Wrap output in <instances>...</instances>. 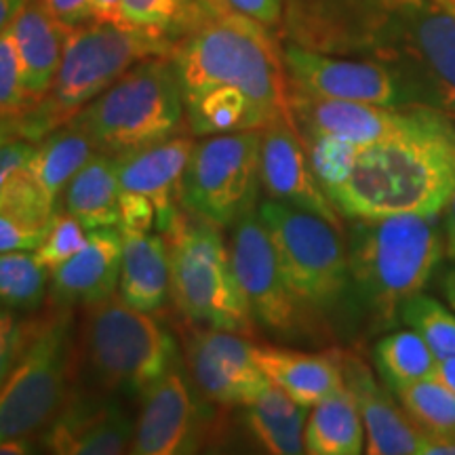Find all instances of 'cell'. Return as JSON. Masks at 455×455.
Here are the masks:
<instances>
[{
  "mask_svg": "<svg viewBox=\"0 0 455 455\" xmlns=\"http://www.w3.org/2000/svg\"><path fill=\"white\" fill-rule=\"evenodd\" d=\"M135 422L131 453L184 455L195 453L209 436V413L198 405L180 365L148 388Z\"/></svg>",
  "mask_w": 455,
  "mask_h": 455,
  "instance_id": "cell-15",
  "label": "cell"
},
{
  "mask_svg": "<svg viewBox=\"0 0 455 455\" xmlns=\"http://www.w3.org/2000/svg\"><path fill=\"white\" fill-rule=\"evenodd\" d=\"M173 49L175 36L171 32L98 20L70 26L53 87L32 110L11 121L7 131L21 140L41 141L72 121L131 68L152 57H167Z\"/></svg>",
  "mask_w": 455,
  "mask_h": 455,
  "instance_id": "cell-4",
  "label": "cell"
},
{
  "mask_svg": "<svg viewBox=\"0 0 455 455\" xmlns=\"http://www.w3.org/2000/svg\"><path fill=\"white\" fill-rule=\"evenodd\" d=\"M74 369L72 316L32 323V331L0 388V443L36 435L53 422L70 396Z\"/></svg>",
  "mask_w": 455,
  "mask_h": 455,
  "instance_id": "cell-10",
  "label": "cell"
},
{
  "mask_svg": "<svg viewBox=\"0 0 455 455\" xmlns=\"http://www.w3.org/2000/svg\"><path fill=\"white\" fill-rule=\"evenodd\" d=\"M259 181L268 198L321 215L341 230V213L323 190L295 121L278 118L261 127Z\"/></svg>",
  "mask_w": 455,
  "mask_h": 455,
  "instance_id": "cell-16",
  "label": "cell"
},
{
  "mask_svg": "<svg viewBox=\"0 0 455 455\" xmlns=\"http://www.w3.org/2000/svg\"><path fill=\"white\" fill-rule=\"evenodd\" d=\"M95 152L98 148L87 131L81 124L68 121L44 135L41 144L34 148L30 161L26 163V173L43 196L57 207L60 195H64L70 180Z\"/></svg>",
  "mask_w": 455,
  "mask_h": 455,
  "instance_id": "cell-26",
  "label": "cell"
},
{
  "mask_svg": "<svg viewBox=\"0 0 455 455\" xmlns=\"http://www.w3.org/2000/svg\"><path fill=\"white\" fill-rule=\"evenodd\" d=\"M291 114L299 133L331 135L355 146L409 133L441 118V114L422 110V108L321 100L295 93V91H291Z\"/></svg>",
  "mask_w": 455,
  "mask_h": 455,
  "instance_id": "cell-17",
  "label": "cell"
},
{
  "mask_svg": "<svg viewBox=\"0 0 455 455\" xmlns=\"http://www.w3.org/2000/svg\"><path fill=\"white\" fill-rule=\"evenodd\" d=\"M121 230L150 232L156 228V209L150 198L121 190Z\"/></svg>",
  "mask_w": 455,
  "mask_h": 455,
  "instance_id": "cell-40",
  "label": "cell"
},
{
  "mask_svg": "<svg viewBox=\"0 0 455 455\" xmlns=\"http://www.w3.org/2000/svg\"><path fill=\"white\" fill-rule=\"evenodd\" d=\"M418 455H455V436L424 435Z\"/></svg>",
  "mask_w": 455,
  "mask_h": 455,
  "instance_id": "cell-43",
  "label": "cell"
},
{
  "mask_svg": "<svg viewBox=\"0 0 455 455\" xmlns=\"http://www.w3.org/2000/svg\"><path fill=\"white\" fill-rule=\"evenodd\" d=\"M34 148H36L34 141L21 138L7 140L0 144V207H3L4 198H7L11 181L26 167V163L30 161Z\"/></svg>",
  "mask_w": 455,
  "mask_h": 455,
  "instance_id": "cell-39",
  "label": "cell"
},
{
  "mask_svg": "<svg viewBox=\"0 0 455 455\" xmlns=\"http://www.w3.org/2000/svg\"><path fill=\"white\" fill-rule=\"evenodd\" d=\"M258 215L275 247L283 276L306 315H331L348 295V247L339 228L321 215L266 198Z\"/></svg>",
  "mask_w": 455,
  "mask_h": 455,
  "instance_id": "cell-9",
  "label": "cell"
},
{
  "mask_svg": "<svg viewBox=\"0 0 455 455\" xmlns=\"http://www.w3.org/2000/svg\"><path fill=\"white\" fill-rule=\"evenodd\" d=\"M89 230L70 213L55 212L49 221V230L44 235V241L36 249V258L43 266L53 270L61 261L70 259L87 244Z\"/></svg>",
  "mask_w": 455,
  "mask_h": 455,
  "instance_id": "cell-35",
  "label": "cell"
},
{
  "mask_svg": "<svg viewBox=\"0 0 455 455\" xmlns=\"http://www.w3.org/2000/svg\"><path fill=\"white\" fill-rule=\"evenodd\" d=\"M32 443L28 441V436H21V439H9L0 443V453L7 455H20V453H30Z\"/></svg>",
  "mask_w": 455,
  "mask_h": 455,
  "instance_id": "cell-48",
  "label": "cell"
},
{
  "mask_svg": "<svg viewBox=\"0 0 455 455\" xmlns=\"http://www.w3.org/2000/svg\"><path fill=\"white\" fill-rule=\"evenodd\" d=\"M64 207L87 230L121 226V181L116 158L95 152L64 190Z\"/></svg>",
  "mask_w": 455,
  "mask_h": 455,
  "instance_id": "cell-25",
  "label": "cell"
},
{
  "mask_svg": "<svg viewBox=\"0 0 455 455\" xmlns=\"http://www.w3.org/2000/svg\"><path fill=\"white\" fill-rule=\"evenodd\" d=\"M121 228L89 230L87 244L51 270V298L60 306H93L112 298L121 281Z\"/></svg>",
  "mask_w": 455,
  "mask_h": 455,
  "instance_id": "cell-21",
  "label": "cell"
},
{
  "mask_svg": "<svg viewBox=\"0 0 455 455\" xmlns=\"http://www.w3.org/2000/svg\"><path fill=\"white\" fill-rule=\"evenodd\" d=\"M118 298L144 312H156L171 298L169 251L163 235L123 232Z\"/></svg>",
  "mask_w": 455,
  "mask_h": 455,
  "instance_id": "cell-24",
  "label": "cell"
},
{
  "mask_svg": "<svg viewBox=\"0 0 455 455\" xmlns=\"http://www.w3.org/2000/svg\"><path fill=\"white\" fill-rule=\"evenodd\" d=\"M435 379L441 382L445 388H449L455 395V356L436 358L435 367Z\"/></svg>",
  "mask_w": 455,
  "mask_h": 455,
  "instance_id": "cell-45",
  "label": "cell"
},
{
  "mask_svg": "<svg viewBox=\"0 0 455 455\" xmlns=\"http://www.w3.org/2000/svg\"><path fill=\"white\" fill-rule=\"evenodd\" d=\"M169 251L171 298L190 321L226 331H249L255 325L232 268L221 228L184 207L163 232Z\"/></svg>",
  "mask_w": 455,
  "mask_h": 455,
  "instance_id": "cell-7",
  "label": "cell"
},
{
  "mask_svg": "<svg viewBox=\"0 0 455 455\" xmlns=\"http://www.w3.org/2000/svg\"><path fill=\"white\" fill-rule=\"evenodd\" d=\"M375 367L388 390L398 392L422 379L435 378L436 356L413 329L388 333L375 344Z\"/></svg>",
  "mask_w": 455,
  "mask_h": 455,
  "instance_id": "cell-30",
  "label": "cell"
},
{
  "mask_svg": "<svg viewBox=\"0 0 455 455\" xmlns=\"http://www.w3.org/2000/svg\"><path fill=\"white\" fill-rule=\"evenodd\" d=\"M83 355L98 386L124 395H144L180 363L173 335L118 295L89 306Z\"/></svg>",
  "mask_w": 455,
  "mask_h": 455,
  "instance_id": "cell-8",
  "label": "cell"
},
{
  "mask_svg": "<svg viewBox=\"0 0 455 455\" xmlns=\"http://www.w3.org/2000/svg\"><path fill=\"white\" fill-rule=\"evenodd\" d=\"M259 146L261 129L209 135L195 144L181 178V207L218 228L235 226L255 209Z\"/></svg>",
  "mask_w": 455,
  "mask_h": 455,
  "instance_id": "cell-11",
  "label": "cell"
},
{
  "mask_svg": "<svg viewBox=\"0 0 455 455\" xmlns=\"http://www.w3.org/2000/svg\"><path fill=\"white\" fill-rule=\"evenodd\" d=\"M118 13H121V0H93V20L118 21Z\"/></svg>",
  "mask_w": 455,
  "mask_h": 455,
  "instance_id": "cell-46",
  "label": "cell"
},
{
  "mask_svg": "<svg viewBox=\"0 0 455 455\" xmlns=\"http://www.w3.org/2000/svg\"><path fill=\"white\" fill-rule=\"evenodd\" d=\"M350 281L379 325H395L403 304L422 293L445 258L441 215H388L352 220Z\"/></svg>",
  "mask_w": 455,
  "mask_h": 455,
  "instance_id": "cell-5",
  "label": "cell"
},
{
  "mask_svg": "<svg viewBox=\"0 0 455 455\" xmlns=\"http://www.w3.org/2000/svg\"><path fill=\"white\" fill-rule=\"evenodd\" d=\"M68 30L70 26L61 24L43 0H28L11 24L32 108L53 87L64 57Z\"/></svg>",
  "mask_w": 455,
  "mask_h": 455,
  "instance_id": "cell-22",
  "label": "cell"
},
{
  "mask_svg": "<svg viewBox=\"0 0 455 455\" xmlns=\"http://www.w3.org/2000/svg\"><path fill=\"white\" fill-rule=\"evenodd\" d=\"M196 141L188 135L158 141L116 158L123 192L150 198L156 209V230L164 232L180 213V188Z\"/></svg>",
  "mask_w": 455,
  "mask_h": 455,
  "instance_id": "cell-20",
  "label": "cell"
},
{
  "mask_svg": "<svg viewBox=\"0 0 455 455\" xmlns=\"http://www.w3.org/2000/svg\"><path fill=\"white\" fill-rule=\"evenodd\" d=\"M253 356L276 388L308 409L344 386L339 350L315 355V352L253 344Z\"/></svg>",
  "mask_w": 455,
  "mask_h": 455,
  "instance_id": "cell-23",
  "label": "cell"
},
{
  "mask_svg": "<svg viewBox=\"0 0 455 455\" xmlns=\"http://www.w3.org/2000/svg\"><path fill=\"white\" fill-rule=\"evenodd\" d=\"M7 135H9L7 127H4V124L0 123V144H3V141H7Z\"/></svg>",
  "mask_w": 455,
  "mask_h": 455,
  "instance_id": "cell-50",
  "label": "cell"
},
{
  "mask_svg": "<svg viewBox=\"0 0 455 455\" xmlns=\"http://www.w3.org/2000/svg\"><path fill=\"white\" fill-rule=\"evenodd\" d=\"M72 121L87 131L98 152L110 156L178 135L186 123V101L171 55L133 66Z\"/></svg>",
  "mask_w": 455,
  "mask_h": 455,
  "instance_id": "cell-6",
  "label": "cell"
},
{
  "mask_svg": "<svg viewBox=\"0 0 455 455\" xmlns=\"http://www.w3.org/2000/svg\"><path fill=\"white\" fill-rule=\"evenodd\" d=\"M51 218H41L21 209L0 207V253L36 251L44 241Z\"/></svg>",
  "mask_w": 455,
  "mask_h": 455,
  "instance_id": "cell-36",
  "label": "cell"
},
{
  "mask_svg": "<svg viewBox=\"0 0 455 455\" xmlns=\"http://www.w3.org/2000/svg\"><path fill=\"white\" fill-rule=\"evenodd\" d=\"M395 396L422 435L455 436V395L435 378L405 386Z\"/></svg>",
  "mask_w": 455,
  "mask_h": 455,
  "instance_id": "cell-32",
  "label": "cell"
},
{
  "mask_svg": "<svg viewBox=\"0 0 455 455\" xmlns=\"http://www.w3.org/2000/svg\"><path fill=\"white\" fill-rule=\"evenodd\" d=\"M135 424L121 403L70 395L47 426L43 445L61 455H118L129 451Z\"/></svg>",
  "mask_w": 455,
  "mask_h": 455,
  "instance_id": "cell-18",
  "label": "cell"
},
{
  "mask_svg": "<svg viewBox=\"0 0 455 455\" xmlns=\"http://www.w3.org/2000/svg\"><path fill=\"white\" fill-rule=\"evenodd\" d=\"M51 270L38 261L34 251L0 253V306L9 310L38 308Z\"/></svg>",
  "mask_w": 455,
  "mask_h": 455,
  "instance_id": "cell-31",
  "label": "cell"
},
{
  "mask_svg": "<svg viewBox=\"0 0 455 455\" xmlns=\"http://www.w3.org/2000/svg\"><path fill=\"white\" fill-rule=\"evenodd\" d=\"M293 43L388 68L405 108L455 123V0H298Z\"/></svg>",
  "mask_w": 455,
  "mask_h": 455,
  "instance_id": "cell-1",
  "label": "cell"
},
{
  "mask_svg": "<svg viewBox=\"0 0 455 455\" xmlns=\"http://www.w3.org/2000/svg\"><path fill=\"white\" fill-rule=\"evenodd\" d=\"M221 3L232 11H236V13L259 21L266 28H275L281 24L283 0H221Z\"/></svg>",
  "mask_w": 455,
  "mask_h": 455,
  "instance_id": "cell-41",
  "label": "cell"
},
{
  "mask_svg": "<svg viewBox=\"0 0 455 455\" xmlns=\"http://www.w3.org/2000/svg\"><path fill=\"white\" fill-rule=\"evenodd\" d=\"M61 24L78 26L93 20V0H43Z\"/></svg>",
  "mask_w": 455,
  "mask_h": 455,
  "instance_id": "cell-42",
  "label": "cell"
},
{
  "mask_svg": "<svg viewBox=\"0 0 455 455\" xmlns=\"http://www.w3.org/2000/svg\"><path fill=\"white\" fill-rule=\"evenodd\" d=\"M171 53L184 95L213 87L241 91L253 101L266 124L291 114V84L283 51L268 28L244 17L221 0H195L184 7Z\"/></svg>",
  "mask_w": 455,
  "mask_h": 455,
  "instance_id": "cell-3",
  "label": "cell"
},
{
  "mask_svg": "<svg viewBox=\"0 0 455 455\" xmlns=\"http://www.w3.org/2000/svg\"><path fill=\"white\" fill-rule=\"evenodd\" d=\"M310 455H358L365 451V426L348 386H339L310 409L304 428Z\"/></svg>",
  "mask_w": 455,
  "mask_h": 455,
  "instance_id": "cell-27",
  "label": "cell"
},
{
  "mask_svg": "<svg viewBox=\"0 0 455 455\" xmlns=\"http://www.w3.org/2000/svg\"><path fill=\"white\" fill-rule=\"evenodd\" d=\"M188 371L204 401L243 407L272 384L253 356V344L236 331L198 329L186 341Z\"/></svg>",
  "mask_w": 455,
  "mask_h": 455,
  "instance_id": "cell-14",
  "label": "cell"
},
{
  "mask_svg": "<svg viewBox=\"0 0 455 455\" xmlns=\"http://www.w3.org/2000/svg\"><path fill=\"white\" fill-rule=\"evenodd\" d=\"M443 220V236H445V258L455 261V192L449 198Z\"/></svg>",
  "mask_w": 455,
  "mask_h": 455,
  "instance_id": "cell-44",
  "label": "cell"
},
{
  "mask_svg": "<svg viewBox=\"0 0 455 455\" xmlns=\"http://www.w3.org/2000/svg\"><path fill=\"white\" fill-rule=\"evenodd\" d=\"M344 384L355 396L363 426H365V453L369 455H418L422 432L405 413L395 392H388L373 378L361 356L339 352Z\"/></svg>",
  "mask_w": 455,
  "mask_h": 455,
  "instance_id": "cell-19",
  "label": "cell"
},
{
  "mask_svg": "<svg viewBox=\"0 0 455 455\" xmlns=\"http://www.w3.org/2000/svg\"><path fill=\"white\" fill-rule=\"evenodd\" d=\"M244 424L264 451L272 455H298L304 451V428L308 407L295 403L270 384L251 403L243 405Z\"/></svg>",
  "mask_w": 455,
  "mask_h": 455,
  "instance_id": "cell-28",
  "label": "cell"
},
{
  "mask_svg": "<svg viewBox=\"0 0 455 455\" xmlns=\"http://www.w3.org/2000/svg\"><path fill=\"white\" fill-rule=\"evenodd\" d=\"M32 108L30 95L24 84V70L17 53L13 32L0 34V123L7 127L11 121L20 118Z\"/></svg>",
  "mask_w": 455,
  "mask_h": 455,
  "instance_id": "cell-34",
  "label": "cell"
},
{
  "mask_svg": "<svg viewBox=\"0 0 455 455\" xmlns=\"http://www.w3.org/2000/svg\"><path fill=\"white\" fill-rule=\"evenodd\" d=\"M291 91L321 100L405 108L401 84L388 68L365 57L323 53L289 43L283 49Z\"/></svg>",
  "mask_w": 455,
  "mask_h": 455,
  "instance_id": "cell-13",
  "label": "cell"
},
{
  "mask_svg": "<svg viewBox=\"0 0 455 455\" xmlns=\"http://www.w3.org/2000/svg\"><path fill=\"white\" fill-rule=\"evenodd\" d=\"M301 140L323 190L348 220L443 215L455 192V123L445 116L361 146L323 133Z\"/></svg>",
  "mask_w": 455,
  "mask_h": 455,
  "instance_id": "cell-2",
  "label": "cell"
},
{
  "mask_svg": "<svg viewBox=\"0 0 455 455\" xmlns=\"http://www.w3.org/2000/svg\"><path fill=\"white\" fill-rule=\"evenodd\" d=\"M186 121L196 135L236 133V131L266 127L253 101L241 91L213 87L184 95Z\"/></svg>",
  "mask_w": 455,
  "mask_h": 455,
  "instance_id": "cell-29",
  "label": "cell"
},
{
  "mask_svg": "<svg viewBox=\"0 0 455 455\" xmlns=\"http://www.w3.org/2000/svg\"><path fill=\"white\" fill-rule=\"evenodd\" d=\"M398 321L413 329L436 358L455 356V310L424 291L403 304Z\"/></svg>",
  "mask_w": 455,
  "mask_h": 455,
  "instance_id": "cell-33",
  "label": "cell"
},
{
  "mask_svg": "<svg viewBox=\"0 0 455 455\" xmlns=\"http://www.w3.org/2000/svg\"><path fill=\"white\" fill-rule=\"evenodd\" d=\"M228 249L238 287L253 321L284 338L299 333L308 315L301 310L284 281L275 247L258 215V207L244 213L232 226Z\"/></svg>",
  "mask_w": 455,
  "mask_h": 455,
  "instance_id": "cell-12",
  "label": "cell"
},
{
  "mask_svg": "<svg viewBox=\"0 0 455 455\" xmlns=\"http://www.w3.org/2000/svg\"><path fill=\"white\" fill-rule=\"evenodd\" d=\"M26 3L28 0H0V34L9 30Z\"/></svg>",
  "mask_w": 455,
  "mask_h": 455,
  "instance_id": "cell-47",
  "label": "cell"
},
{
  "mask_svg": "<svg viewBox=\"0 0 455 455\" xmlns=\"http://www.w3.org/2000/svg\"><path fill=\"white\" fill-rule=\"evenodd\" d=\"M32 323L17 321L9 312H0V388L7 382L11 369L24 350L28 335L32 331Z\"/></svg>",
  "mask_w": 455,
  "mask_h": 455,
  "instance_id": "cell-38",
  "label": "cell"
},
{
  "mask_svg": "<svg viewBox=\"0 0 455 455\" xmlns=\"http://www.w3.org/2000/svg\"><path fill=\"white\" fill-rule=\"evenodd\" d=\"M184 0H121L118 21L146 30L171 32L180 26Z\"/></svg>",
  "mask_w": 455,
  "mask_h": 455,
  "instance_id": "cell-37",
  "label": "cell"
},
{
  "mask_svg": "<svg viewBox=\"0 0 455 455\" xmlns=\"http://www.w3.org/2000/svg\"><path fill=\"white\" fill-rule=\"evenodd\" d=\"M443 293H445L447 304L455 310V268L449 270L445 275V281H443Z\"/></svg>",
  "mask_w": 455,
  "mask_h": 455,
  "instance_id": "cell-49",
  "label": "cell"
}]
</instances>
